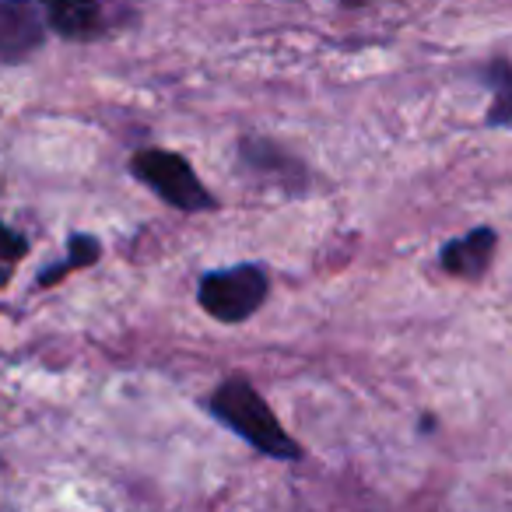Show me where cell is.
Returning a JSON list of instances; mask_svg holds the SVG:
<instances>
[{
	"mask_svg": "<svg viewBox=\"0 0 512 512\" xmlns=\"http://www.w3.org/2000/svg\"><path fill=\"white\" fill-rule=\"evenodd\" d=\"M43 46V18L29 0H0V60L29 57Z\"/></svg>",
	"mask_w": 512,
	"mask_h": 512,
	"instance_id": "cell-4",
	"label": "cell"
},
{
	"mask_svg": "<svg viewBox=\"0 0 512 512\" xmlns=\"http://www.w3.org/2000/svg\"><path fill=\"white\" fill-rule=\"evenodd\" d=\"M25 249H29V239H25V235H18L15 228H8L4 221H0V288L11 281V274H15V267H18V260L25 256Z\"/></svg>",
	"mask_w": 512,
	"mask_h": 512,
	"instance_id": "cell-9",
	"label": "cell"
},
{
	"mask_svg": "<svg viewBox=\"0 0 512 512\" xmlns=\"http://www.w3.org/2000/svg\"><path fill=\"white\" fill-rule=\"evenodd\" d=\"M211 414L218 421H225L239 439H246L249 446L260 449L264 456H274V460H299L302 456L299 442L281 428V421L274 418L267 400L246 379L221 383L211 397Z\"/></svg>",
	"mask_w": 512,
	"mask_h": 512,
	"instance_id": "cell-1",
	"label": "cell"
},
{
	"mask_svg": "<svg viewBox=\"0 0 512 512\" xmlns=\"http://www.w3.org/2000/svg\"><path fill=\"white\" fill-rule=\"evenodd\" d=\"M491 253H495V232H491V228H474V232L463 235V239L446 242L439 260L456 278H481L491 264Z\"/></svg>",
	"mask_w": 512,
	"mask_h": 512,
	"instance_id": "cell-6",
	"label": "cell"
},
{
	"mask_svg": "<svg viewBox=\"0 0 512 512\" xmlns=\"http://www.w3.org/2000/svg\"><path fill=\"white\" fill-rule=\"evenodd\" d=\"M267 274L253 264L228 267V271H211L200 278L197 302L207 316L221 323H242L267 302Z\"/></svg>",
	"mask_w": 512,
	"mask_h": 512,
	"instance_id": "cell-2",
	"label": "cell"
},
{
	"mask_svg": "<svg viewBox=\"0 0 512 512\" xmlns=\"http://www.w3.org/2000/svg\"><path fill=\"white\" fill-rule=\"evenodd\" d=\"M130 172H134L151 193H158L165 204L179 207V211H211L214 207V197L200 186L197 172L190 169V162H186L183 155L144 148L130 158Z\"/></svg>",
	"mask_w": 512,
	"mask_h": 512,
	"instance_id": "cell-3",
	"label": "cell"
},
{
	"mask_svg": "<svg viewBox=\"0 0 512 512\" xmlns=\"http://www.w3.org/2000/svg\"><path fill=\"white\" fill-rule=\"evenodd\" d=\"M488 85L495 88V102L488 109V123L491 127H509L512 123V67L505 60H495V64L484 71Z\"/></svg>",
	"mask_w": 512,
	"mask_h": 512,
	"instance_id": "cell-8",
	"label": "cell"
},
{
	"mask_svg": "<svg viewBox=\"0 0 512 512\" xmlns=\"http://www.w3.org/2000/svg\"><path fill=\"white\" fill-rule=\"evenodd\" d=\"M99 253H102L99 239H92V235H74L71 246H67V260L64 264L46 267V271L39 274V288H50L53 281H60L64 274L78 271V267H92L95 260H99Z\"/></svg>",
	"mask_w": 512,
	"mask_h": 512,
	"instance_id": "cell-7",
	"label": "cell"
},
{
	"mask_svg": "<svg viewBox=\"0 0 512 512\" xmlns=\"http://www.w3.org/2000/svg\"><path fill=\"white\" fill-rule=\"evenodd\" d=\"M43 18L64 39H92L102 32L99 0H39Z\"/></svg>",
	"mask_w": 512,
	"mask_h": 512,
	"instance_id": "cell-5",
	"label": "cell"
}]
</instances>
